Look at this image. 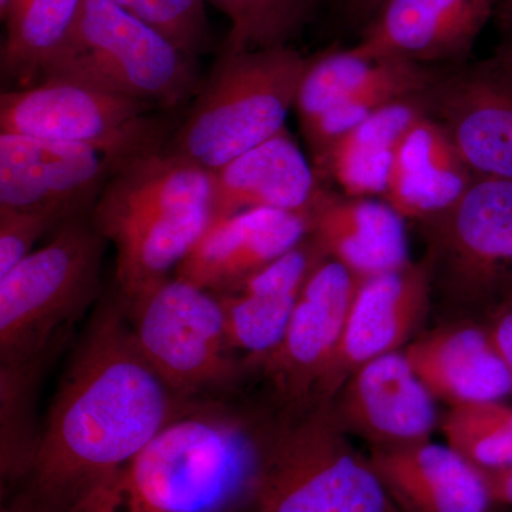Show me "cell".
Masks as SVG:
<instances>
[{"label":"cell","instance_id":"obj_34","mask_svg":"<svg viewBox=\"0 0 512 512\" xmlns=\"http://www.w3.org/2000/svg\"><path fill=\"white\" fill-rule=\"evenodd\" d=\"M387 0H346V10L353 22L365 26Z\"/></svg>","mask_w":512,"mask_h":512},{"label":"cell","instance_id":"obj_5","mask_svg":"<svg viewBox=\"0 0 512 512\" xmlns=\"http://www.w3.org/2000/svg\"><path fill=\"white\" fill-rule=\"evenodd\" d=\"M252 512H402L330 403L266 427Z\"/></svg>","mask_w":512,"mask_h":512},{"label":"cell","instance_id":"obj_30","mask_svg":"<svg viewBox=\"0 0 512 512\" xmlns=\"http://www.w3.org/2000/svg\"><path fill=\"white\" fill-rule=\"evenodd\" d=\"M156 29L185 55L198 59L211 47L205 0H109Z\"/></svg>","mask_w":512,"mask_h":512},{"label":"cell","instance_id":"obj_19","mask_svg":"<svg viewBox=\"0 0 512 512\" xmlns=\"http://www.w3.org/2000/svg\"><path fill=\"white\" fill-rule=\"evenodd\" d=\"M325 258L311 238L228 291L215 293L224 312L229 346L255 367L281 342L303 285Z\"/></svg>","mask_w":512,"mask_h":512},{"label":"cell","instance_id":"obj_27","mask_svg":"<svg viewBox=\"0 0 512 512\" xmlns=\"http://www.w3.org/2000/svg\"><path fill=\"white\" fill-rule=\"evenodd\" d=\"M406 63L369 59L356 52L355 47L326 50L312 56L295 100L301 127L308 126L342 101L386 82Z\"/></svg>","mask_w":512,"mask_h":512},{"label":"cell","instance_id":"obj_1","mask_svg":"<svg viewBox=\"0 0 512 512\" xmlns=\"http://www.w3.org/2000/svg\"><path fill=\"white\" fill-rule=\"evenodd\" d=\"M195 404L175 397L141 355L121 293L103 299L57 387L29 476L3 504L72 512Z\"/></svg>","mask_w":512,"mask_h":512},{"label":"cell","instance_id":"obj_2","mask_svg":"<svg viewBox=\"0 0 512 512\" xmlns=\"http://www.w3.org/2000/svg\"><path fill=\"white\" fill-rule=\"evenodd\" d=\"M266 427L197 403L72 512H252Z\"/></svg>","mask_w":512,"mask_h":512},{"label":"cell","instance_id":"obj_3","mask_svg":"<svg viewBox=\"0 0 512 512\" xmlns=\"http://www.w3.org/2000/svg\"><path fill=\"white\" fill-rule=\"evenodd\" d=\"M90 217L116 249L117 288L130 301L170 278L210 228L212 175L153 148L114 170Z\"/></svg>","mask_w":512,"mask_h":512},{"label":"cell","instance_id":"obj_11","mask_svg":"<svg viewBox=\"0 0 512 512\" xmlns=\"http://www.w3.org/2000/svg\"><path fill=\"white\" fill-rule=\"evenodd\" d=\"M450 67L421 94L426 116L444 128L474 177L512 181V47Z\"/></svg>","mask_w":512,"mask_h":512},{"label":"cell","instance_id":"obj_32","mask_svg":"<svg viewBox=\"0 0 512 512\" xmlns=\"http://www.w3.org/2000/svg\"><path fill=\"white\" fill-rule=\"evenodd\" d=\"M485 315L488 318L485 326L510 373L512 382V292L491 306Z\"/></svg>","mask_w":512,"mask_h":512},{"label":"cell","instance_id":"obj_10","mask_svg":"<svg viewBox=\"0 0 512 512\" xmlns=\"http://www.w3.org/2000/svg\"><path fill=\"white\" fill-rule=\"evenodd\" d=\"M421 225L433 289L484 312L512 292V181L474 177L450 210Z\"/></svg>","mask_w":512,"mask_h":512},{"label":"cell","instance_id":"obj_23","mask_svg":"<svg viewBox=\"0 0 512 512\" xmlns=\"http://www.w3.org/2000/svg\"><path fill=\"white\" fill-rule=\"evenodd\" d=\"M473 180L444 128L423 114L397 146L383 200L423 224L450 210Z\"/></svg>","mask_w":512,"mask_h":512},{"label":"cell","instance_id":"obj_24","mask_svg":"<svg viewBox=\"0 0 512 512\" xmlns=\"http://www.w3.org/2000/svg\"><path fill=\"white\" fill-rule=\"evenodd\" d=\"M423 114L421 94L376 110L330 148L316 165L319 173L350 197L383 198L397 146Z\"/></svg>","mask_w":512,"mask_h":512},{"label":"cell","instance_id":"obj_28","mask_svg":"<svg viewBox=\"0 0 512 512\" xmlns=\"http://www.w3.org/2000/svg\"><path fill=\"white\" fill-rule=\"evenodd\" d=\"M440 429L448 446L481 470L512 468V406L505 400L450 407Z\"/></svg>","mask_w":512,"mask_h":512},{"label":"cell","instance_id":"obj_20","mask_svg":"<svg viewBox=\"0 0 512 512\" xmlns=\"http://www.w3.org/2000/svg\"><path fill=\"white\" fill-rule=\"evenodd\" d=\"M394 504L402 512H494L483 471L453 447L423 441L370 450Z\"/></svg>","mask_w":512,"mask_h":512},{"label":"cell","instance_id":"obj_31","mask_svg":"<svg viewBox=\"0 0 512 512\" xmlns=\"http://www.w3.org/2000/svg\"><path fill=\"white\" fill-rule=\"evenodd\" d=\"M63 222L66 221L47 212L0 207V278L33 252V245L46 232Z\"/></svg>","mask_w":512,"mask_h":512},{"label":"cell","instance_id":"obj_6","mask_svg":"<svg viewBox=\"0 0 512 512\" xmlns=\"http://www.w3.org/2000/svg\"><path fill=\"white\" fill-rule=\"evenodd\" d=\"M90 211L63 222L45 247L0 278V363L52 352L99 298L107 239Z\"/></svg>","mask_w":512,"mask_h":512},{"label":"cell","instance_id":"obj_7","mask_svg":"<svg viewBox=\"0 0 512 512\" xmlns=\"http://www.w3.org/2000/svg\"><path fill=\"white\" fill-rule=\"evenodd\" d=\"M67 79L175 109L200 89L197 59L109 0H84L79 20L37 83Z\"/></svg>","mask_w":512,"mask_h":512},{"label":"cell","instance_id":"obj_21","mask_svg":"<svg viewBox=\"0 0 512 512\" xmlns=\"http://www.w3.org/2000/svg\"><path fill=\"white\" fill-rule=\"evenodd\" d=\"M403 352L434 399L450 407L512 396L510 373L485 323L443 326L409 343Z\"/></svg>","mask_w":512,"mask_h":512},{"label":"cell","instance_id":"obj_12","mask_svg":"<svg viewBox=\"0 0 512 512\" xmlns=\"http://www.w3.org/2000/svg\"><path fill=\"white\" fill-rule=\"evenodd\" d=\"M359 279L323 258L306 279L281 342L255 367L264 372L286 413L313 406L316 387L338 348Z\"/></svg>","mask_w":512,"mask_h":512},{"label":"cell","instance_id":"obj_18","mask_svg":"<svg viewBox=\"0 0 512 512\" xmlns=\"http://www.w3.org/2000/svg\"><path fill=\"white\" fill-rule=\"evenodd\" d=\"M305 215L308 237L357 279L399 271L413 262L406 220L383 198L350 197L320 187Z\"/></svg>","mask_w":512,"mask_h":512},{"label":"cell","instance_id":"obj_33","mask_svg":"<svg viewBox=\"0 0 512 512\" xmlns=\"http://www.w3.org/2000/svg\"><path fill=\"white\" fill-rule=\"evenodd\" d=\"M481 471H483L488 487H490L495 504L512 507V468L497 471Z\"/></svg>","mask_w":512,"mask_h":512},{"label":"cell","instance_id":"obj_26","mask_svg":"<svg viewBox=\"0 0 512 512\" xmlns=\"http://www.w3.org/2000/svg\"><path fill=\"white\" fill-rule=\"evenodd\" d=\"M56 353L0 363V481L2 498H12L25 483L35 460L37 427L36 392L47 359Z\"/></svg>","mask_w":512,"mask_h":512},{"label":"cell","instance_id":"obj_29","mask_svg":"<svg viewBox=\"0 0 512 512\" xmlns=\"http://www.w3.org/2000/svg\"><path fill=\"white\" fill-rule=\"evenodd\" d=\"M231 23L221 53L288 46L311 15L315 0H208Z\"/></svg>","mask_w":512,"mask_h":512},{"label":"cell","instance_id":"obj_14","mask_svg":"<svg viewBox=\"0 0 512 512\" xmlns=\"http://www.w3.org/2000/svg\"><path fill=\"white\" fill-rule=\"evenodd\" d=\"M116 168L83 144L0 133V207L70 220L92 210Z\"/></svg>","mask_w":512,"mask_h":512},{"label":"cell","instance_id":"obj_15","mask_svg":"<svg viewBox=\"0 0 512 512\" xmlns=\"http://www.w3.org/2000/svg\"><path fill=\"white\" fill-rule=\"evenodd\" d=\"M436 402L400 350L359 367L329 403L346 433L377 450L429 441L440 426Z\"/></svg>","mask_w":512,"mask_h":512},{"label":"cell","instance_id":"obj_8","mask_svg":"<svg viewBox=\"0 0 512 512\" xmlns=\"http://www.w3.org/2000/svg\"><path fill=\"white\" fill-rule=\"evenodd\" d=\"M126 311L141 355L184 402L231 389L247 367L229 346L215 293L174 275L126 301Z\"/></svg>","mask_w":512,"mask_h":512},{"label":"cell","instance_id":"obj_4","mask_svg":"<svg viewBox=\"0 0 512 512\" xmlns=\"http://www.w3.org/2000/svg\"><path fill=\"white\" fill-rule=\"evenodd\" d=\"M311 59L289 46L221 53L165 147L208 173L220 170L286 128Z\"/></svg>","mask_w":512,"mask_h":512},{"label":"cell","instance_id":"obj_13","mask_svg":"<svg viewBox=\"0 0 512 512\" xmlns=\"http://www.w3.org/2000/svg\"><path fill=\"white\" fill-rule=\"evenodd\" d=\"M433 281L429 259L399 271L359 279L338 348L316 387L313 404L332 402L355 370L400 352L429 309Z\"/></svg>","mask_w":512,"mask_h":512},{"label":"cell","instance_id":"obj_9","mask_svg":"<svg viewBox=\"0 0 512 512\" xmlns=\"http://www.w3.org/2000/svg\"><path fill=\"white\" fill-rule=\"evenodd\" d=\"M156 107L73 80L45 79L0 96V133L83 144L121 164L165 146Z\"/></svg>","mask_w":512,"mask_h":512},{"label":"cell","instance_id":"obj_16","mask_svg":"<svg viewBox=\"0 0 512 512\" xmlns=\"http://www.w3.org/2000/svg\"><path fill=\"white\" fill-rule=\"evenodd\" d=\"M497 0H387L355 47L369 59L446 67L466 62Z\"/></svg>","mask_w":512,"mask_h":512},{"label":"cell","instance_id":"obj_17","mask_svg":"<svg viewBox=\"0 0 512 512\" xmlns=\"http://www.w3.org/2000/svg\"><path fill=\"white\" fill-rule=\"evenodd\" d=\"M305 214L254 208L214 221L175 276L212 293L234 288L308 238Z\"/></svg>","mask_w":512,"mask_h":512},{"label":"cell","instance_id":"obj_35","mask_svg":"<svg viewBox=\"0 0 512 512\" xmlns=\"http://www.w3.org/2000/svg\"><path fill=\"white\" fill-rule=\"evenodd\" d=\"M500 15L505 33H507V40H505L504 45L512 47V0H501Z\"/></svg>","mask_w":512,"mask_h":512},{"label":"cell","instance_id":"obj_36","mask_svg":"<svg viewBox=\"0 0 512 512\" xmlns=\"http://www.w3.org/2000/svg\"><path fill=\"white\" fill-rule=\"evenodd\" d=\"M0 512H22V511L16 510V508L12 507V505L2 504V510H0Z\"/></svg>","mask_w":512,"mask_h":512},{"label":"cell","instance_id":"obj_22","mask_svg":"<svg viewBox=\"0 0 512 512\" xmlns=\"http://www.w3.org/2000/svg\"><path fill=\"white\" fill-rule=\"evenodd\" d=\"M211 175L212 222L254 208L305 214L322 187L286 128Z\"/></svg>","mask_w":512,"mask_h":512},{"label":"cell","instance_id":"obj_25","mask_svg":"<svg viewBox=\"0 0 512 512\" xmlns=\"http://www.w3.org/2000/svg\"><path fill=\"white\" fill-rule=\"evenodd\" d=\"M84 0H10L2 46L3 80L32 86L73 32Z\"/></svg>","mask_w":512,"mask_h":512}]
</instances>
